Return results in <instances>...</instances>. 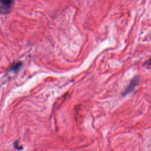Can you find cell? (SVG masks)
<instances>
[{"label": "cell", "mask_w": 151, "mask_h": 151, "mask_svg": "<svg viewBox=\"0 0 151 151\" xmlns=\"http://www.w3.org/2000/svg\"><path fill=\"white\" fill-rule=\"evenodd\" d=\"M21 66V63L20 62H17V63H14L12 65L11 67L10 68V70L12 71H16L20 68Z\"/></svg>", "instance_id": "obj_3"}, {"label": "cell", "mask_w": 151, "mask_h": 151, "mask_svg": "<svg viewBox=\"0 0 151 151\" xmlns=\"http://www.w3.org/2000/svg\"><path fill=\"white\" fill-rule=\"evenodd\" d=\"M148 64L151 65V58L149 59V60L148 61Z\"/></svg>", "instance_id": "obj_4"}, {"label": "cell", "mask_w": 151, "mask_h": 151, "mask_svg": "<svg viewBox=\"0 0 151 151\" xmlns=\"http://www.w3.org/2000/svg\"><path fill=\"white\" fill-rule=\"evenodd\" d=\"M138 83H139V78L138 77L134 78L131 81V82L130 83L129 86L127 87V88L123 92L122 95L123 96H126V95L128 94L129 93H131L134 89V88L137 86Z\"/></svg>", "instance_id": "obj_2"}, {"label": "cell", "mask_w": 151, "mask_h": 151, "mask_svg": "<svg viewBox=\"0 0 151 151\" xmlns=\"http://www.w3.org/2000/svg\"><path fill=\"white\" fill-rule=\"evenodd\" d=\"M14 0H0V12L7 14L11 10Z\"/></svg>", "instance_id": "obj_1"}]
</instances>
